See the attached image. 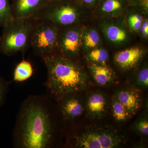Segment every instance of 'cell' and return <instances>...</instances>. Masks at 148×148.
<instances>
[{"label": "cell", "mask_w": 148, "mask_h": 148, "mask_svg": "<svg viewBox=\"0 0 148 148\" xmlns=\"http://www.w3.org/2000/svg\"><path fill=\"white\" fill-rule=\"evenodd\" d=\"M12 1H13V0H12Z\"/></svg>", "instance_id": "28"}, {"label": "cell", "mask_w": 148, "mask_h": 148, "mask_svg": "<svg viewBox=\"0 0 148 148\" xmlns=\"http://www.w3.org/2000/svg\"><path fill=\"white\" fill-rule=\"evenodd\" d=\"M115 96L125 107L131 116L140 110L142 100L140 91L134 88H125L117 90Z\"/></svg>", "instance_id": "11"}, {"label": "cell", "mask_w": 148, "mask_h": 148, "mask_svg": "<svg viewBox=\"0 0 148 148\" xmlns=\"http://www.w3.org/2000/svg\"><path fill=\"white\" fill-rule=\"evenodd\" d=\"M136 84L138 86L143 88L148 87V69L147 67L143 68L138 73Z\"/></svg>", "instance_id": "22"}, {"label": "cell", "mask_w": 148, "mask_h": 148, "mask_svg": "<svg viewBox=\"0 0 148 148\" xmlns=\"http://www.w3.org/2000/svg\"><path fill=\"white\" fill-rule=\"evenodd\" d=\"M81 36L79 29L76 27L60 29L58 35V53L74 61L79 54L81 45Z\"/></svg>", "instance_id": "7"}, {"label": "cell", "mask_w": 148, "mask_h": 148, "mask_svg": "<svg viewBox=\"0 0 148 148\" xmlns=\"http://www.w3.org/2000/svg\"><path fill=\"white\" fill-rule=\"evenodd\" d=\"M54 107L48 96H28L16 116L13 132L14 147H55L57 126Z\"/></svg>", "instance_id": "1"}, {"label": "cell", "mask_w": 148, "mask_h": 148, "mask_svg": "<svg viewBox=\"0 0 148 148\" xmlns=\"http://www.w3.org/2000/svg\"><path fill=\"white\" fill-rule=\"evenodd\" d=\"M141 34L144 37H147L148 35V21L146 20L143 22L140 29Z\"/></svg>", "instance_id": "25"}, {"label": "cell", "mask_w": 148, "mask_h": 148, "mask_svg": "<svg viewBox=\"0 0 148 148\" xmlns=\"http://www.w3.org/2000/svg\"><path fill=\"white\" fill-rule=\"evenodd\" d=\"M12 5V18H34L50 3L49 0H13Z\"/></svg>", "instance_id": "9"}, {"label": "cell", "mask_w": 148, "mask_h": 148, "mask_svg": "<svg viewBox=\"0 0 148 148\" xmlns=\"http://www.w3.org/2000/svg\"><path fill=\"white\" fill-rule=\"evenodd\" d=\"M101 41L100 35L97 31L90 29L85 34L84 42L87 49L94 48L99 44Z\"/></svg>", "instance_id": "20"}, {"label": "cell", "mask_w": 148, "mask_h": 148, "mask_svg": "<svg viewBox=\"0 0 148 148\" xmlns=\"http://www.w3.org/2000/svg\"><path fill=\"white\" fill-rule=\"evenodd\" d=\"M80 3L89 6H93L100 2V0H78Z\"/></svg>", "instance_id": "26"}, {"label": "cell", "mask_w": 148, "mask_h": 148, "mask_svg": "<svg viewBox=\"0 0 148 148\" xmlns=\"http://www.w3.org/2000/svg\"><path fill=\"white\" fill-rule=\"evenodd\" d=\"M62 1V0H49L50 2H53L58 1Z\"/></svg>", "instance_id": "27"}, {"label": "cell", "mask_w": 148, "mask_h": 148, "mask_svg": "<svg viewBox=\"0 0 148 148\" xmlns=\"http://www.w3.org/2000/svg\"><path fill=\"white\" fill-rule=\"evenodd\" d=\"M126 135L113 127L93 125L70 137L72 148H112L123 147L127 143Z\"/></svg>", "instance_id": "3"}, {"label": "cell", "mask_w": 148, "mask_h": 148, "mask_svg": "<svg viewBox=\"0 0 148 148\" xmlns=\"http://www.w3.org/2000/svg\"><path fill=\"white\" fill-rule=\"evenodd\" d=\"M59 30L60 29L51 21L35 18L29 42L30 47L34 54L42 58L59 53Z\"/></svg>", "instance_id": "5"}, {"label": "cell", "mask_w": 148, "mask_h": 148, "mask_svg": "<svg viewBox=\"0 0 148 148\" xmlns=\"http://www.w3.org/2000/svg\"><path fill=\"white\" fill-rule=\"evenodd\" d=\"M87 58L91 63L106 65L109 58L108 52L103 49H95L88 54Z\"/></svg>", "instance_id": "18"}, {"label": "cell", "mask_w": 148, "mask_h": 148, "mask_svg": "<svg viewBox=\"0 0 148 148\" xmlns=\"http://www.w3.org/2000/svg\"><path fill=\"white\" fill-rule=\"evenodd\" d=\"M143 21V17L139 14H132L128 18L130 26L133 30L135 31L140 30Z\"/></svg>", "instance_id": "24"}, {"label": "cell", "mask_w": 148, "mask_h": 148, "mask_svg": "<svg viewBox=\"0 0 148 148\" xmlns=\"http://www.w3.org/2000/svg\"><path fill=\"white\" fill-rule=\"evenodd\" d=\"M42 59L47 69L45 85L49 98L57 101L66 95L86 90L89 86L88 76L75 61L59 53Z\"/></svg>", "instance_id": "2"}, {"label": "cell", "mask_w": 148, "mask_h": 148, "mask_svg": "<svg viewBox=\"0 0 148 148\" xmlns=\"http://www.w3.org/2000/svg\"><path fill=\"white\" fill-rule=\"evenodd\" d=\"M77 94H69L57 101L58 111L64 121H73L83 112V103Z\"/></svg>", "instance_id": "8"}, {"label": "cell", "mask_w": 148, "mask_h": 148, "mask_svg": "<svg viewBox=\"0 0 148 148\" xmlns=\"http://www.w3.org/2000/svg\"><path fill=\"white\" fill-rule=\"evenodd\" d=\"M35 18H12L3 28L0 37V53L7 56L25 53L30 47L29 42Z\"/></svg>", "instance_id": "4"}, {"label": "cell", "mask_w": 148, "mask_h": 148, "mask_svg": "<svg viewBox=\"0 0 148 148\" xmlns=\"http://www.w3.org/2000/svg\"><path fill=\"white\" fill-rule=\"evenodd\" d=\"M88 69L94 81L100 86H108L115 81L116 76L113 71L106 65L91 63Z\"/></svg>", "instance_id": "13"}, {"label": "cell", "mask_w": 148, "mask_h": 148, "mask_svg": "<svg viewBox=\"0 0 148 148\" xmlns=\"http://www.w3.org/2000/svg\"><path fill=\"white\" fill-rule=\"evenodd\" d=\"M133 131L136 134L143 136H147L148 135V120L146 116L139 117L131 126Z\"/></svg>", "instance_id": "21"}, {"label": "cell", "mask_w": 148, "mask_h": 148, "mask_svg": "<svg viewBox=\"0 0 148 148\" xmlns=\"http://www.w3.org/2000/svg\"><path fill=\"white\" fill-rule=\"evenodd\" d=\"M143 51L138 47H132L122 51L114 56V61L121 69L127 70L133 68L143 57Z\"/></svg>", "instance_id": "12"}, {"label": "cell", "mask_w": 148, "mask_h": 148, "mask_svg": "<svg viewBox=\"0 0 148 148\" xmlns=\"http://www.w3.org/2000/svg\"><path fill=\"white\" fill-rule=\"evenodd\" d=\"M78 0H62L50 2L34 18L51 21L59 29L74 26L79 17Z\"/></svg>", "instance_id": "6"}, {"label": "cell", "mask_w": 148, "mask_h": 148, "mask_svg": "<svg viewBox=\"0 0 148 148\" xmlns=\"http://www.w3.org/2000/svg\"><path fill=\"white\" fill-rule=\"evenodd\" d=\"M112 112L115 119L117 121H126L132 116L123 105L114 95L111 102Z\"/></svg>", "instance_id": "15"}, {"label": "cell", "mask_w": 148, "mask_h": 148, "mask_svg": "<svg viewBox=\"0 0 148 148\" xmlns=\"http://www.w3.org/2000/svg\"><path fill=\"white\" fill-rule=\"evenodd\" d=\"M125 0H101V10L103 12L111 13L121 10Z\"/></svg>", "instance_id": "19"}, {"label": "cell", "mask_w": 148, "mask_h": 148, "mask_svg": "<svg viewBox=\"0 0 148 148\" xmlns=\"http://www.w3.org/2000/svg\"><path fill=\"white\" fill-rule=\"evenodd\" d=\"M12 18L9 0H0V27H3Z\"/></svg>", "instance_id": "17"}, {"label": "cell", "mask_w": 148, "mask_h": 148, "mask_svg": "<svg viewBox=\"0 0 148 148\" xmlns=\"http://www.w3.org/2000/svg\"><path fill=\"white\" fill-rule=\"evenodd\" d=\"M10 84V82H8L4 79L0 77V107L5 102Z\"/></svg>", "instance_id": "23"}, {"label": "cell", "mask_w": 148, "mask_h": 148, "mask_svg": "<svg viewBox=\"0 0 148 148\" xmlns=\"http://www.w3.org/2000/svg\"><path fill=\"white\" fill-rule=\"evenodd\" d=\"M109 108V100L106 94L99 91L90 92L86 98L85 108L87 115L92 119L106 116Z\"/></svg>", "instance_id": "10"}, {"label": "cell", "mask_w": 148, "mask_h": 148, "mask_svg": "<svg viewBox=\"0 0 148 148\" xmlns=\"http://www.w3.org/2000/svg\"><path fill=\"white\" fill-rule=\"evenodd\" d=\"M105 33L108 38L113 42H123L127 38V34L124 30L114 25L109 26Z\"/></svg>", "instance_id": "16"}, {"label": "cell", "mask_w": 148, "mask_h": 148, "mask_svg": "<svg viewBox=\"0 0 148 148\" xmlns=\"http://www.w3.org/2000/svg\"><path fill=\"white\" fill-rule=\"evenodd\" d=\"M34 71L32 64L29 61L24 59L18 63L14 69L13 79L11 82L26 81L32 77Z\"/></svg>", "instance_id": "14"}]
</instances>
